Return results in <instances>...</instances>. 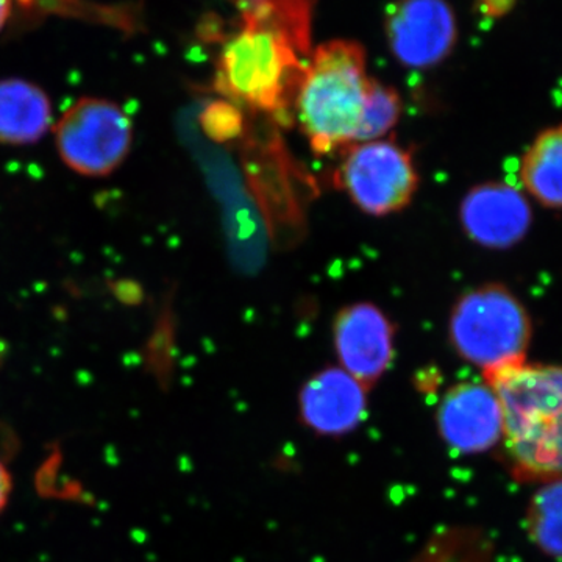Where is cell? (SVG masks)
<instances>
[{
  "label": "cell",
  "mask_w": 562,
  "mask_h": 562,
  "mask_svg": "<svg viewBox=\"0 0 562 562\" xmlns=\"http://www.w3.org/2000/svg\"><path fill=\"white\" fill-rule=\"evenodd\" d=\"M313 0H246L238 31L225 40L214 88L233 105L281 117L312 55Z\"/></svg>",
  "instance_id": "1"
},
{
  "label": "cell",
  "mask_w": 562,
  "mask_h": 562,
  "mask_svg": "<svg viewBox=\"0 0 562 562\" xmlns=\"http://www.w3.org/2000/svg\"><path fill=\"white\" fill-rule=\"evenodd\" d=\"M497 395L514 473L562 480V368L527 362L484 376Z\"/></svg>",
  "instance_id": "2"
},
{
  "label": "cell",
  "mask_w": 562,
  "mask_h": 562,
  "mask_svg": "<svg viewBox=\"0 0 562 562\" xmlns=\"http://www.w3.org/2000/svg\"><path fill=\"white\" fill-rule=\"evenodd\" d=\"M369 81L366 50L357 41L333 40L312 52L294 113L314 154L328 155L355 144Z\"/></svg>",
  "instance_id": "3"
},
{
  "label": "cell",
  "mask_w": 562,
  "mask_h": 562,
  "mask_svg": "<svg viewBox=\"0 0 562 562\" xmlns=\"http://www.w3.org/2000/svg\"><path fill=\"white\" fill-rule=\"evenodd\" d=\"M449 330L457 353L486 376L525 362L531 321L512 291L486 284L454 303Z\"/></svg>",
  "instance_id": "4"
},
{
  "label": "cell",
  "mask_w": 562,
  "mask_h": 562,
  "mask_svg": "<svg viewBox=\"0 0 562 562\" xmlns=\"http://www.w3.org/2000/svg\"><path fill=\"white\" fill-rule=\"evenodd\" d=\"M338 181L358 209L372 216H387L412 203L419 173L405 147L376 139L347 147Z\"/></svg>",
  "instance_id": "5"
},
{
  "label": "cell",
  "mask_w": 562,
  "mask_h": 562,
  "mask_svg": "<svg viewBox=\"0 0 562 562\" xmlns=\"http://www.w3.org/2000/svg\"><path fill=\"white\" fill-rule=\"evenodd\" d=\"M55 143L61 160L72 171L103 177L116 171L131 151V117L116 103L81 99L55 125Z\"/></svg>",
  "instance_id": "6"
},
{
  "label": "cell",
  "mask_w": 562,
  "mask_h": 562,
  "mask_svg": "<svg viewBox=\"0 0 562 562\" xmlns=\"http://www.w3.org/2000/svg\"><path fill=\"white\" fill-rule=\"evenodd\" d=\"M457 35V21L447 0H395L387 11V44L408 68L438 66L453 50Z\"/></svg>",
  "instance_id": "7"
},
{
  "label": "cell",
  "mask_w": 562,
  "mask_h": 562,
  "mask_svg": "<svg viewBox=\"0 0 562 562\" xmlns=\"http://www.w3.org/2000/svg\"><path fill=\"white\" fill-rule=\"evenodd\" d=\"M394 336L390 317L369 302L346 306L333 324V341L341 369L368 390L390 369Z\"/></svg>",
  "instance_id": "8"
},
{
  "label": "cell",
  "mask_w": 562,
  "mask_h": 562,
  "mask_svg": "<svg viewBox=\"0 0 562 562\" xmlns=\"http://www.w3.org/2000/svg\"><path fill=\"white\" fill-rule=\"evenodd\" d=\"M461 224L465 235L486 249L503 250L522 241L530 231V203L509 184H480L461 202Z\"/></svg>",
  "instance_id": "9"
},
{
  "label": "cell",
  "mask_w": 562,
  "mask_h": 562,
  "mask_svg": "<svg viewBox=\"0 0 562 562\" xmlns=\"http://www.w3.org/2000/svg\"><path fill=\"white\" fill-rule=\"evenodd\" d=\"M439 435L458 453L490 450L503 436L501 402L487 384L460 383L438 408Z\"/></svg>",
  "instance_id": "10"
},
{
  "label": "cell",
  "mask_w": 562,
  "mask_h": 562,
  "mask_svg": "<svg viewBox=\"0 0 562 562\" xmlns=\"http://www.w3.org/2000/svg\"><path fill=\"white\" fill-rule=\"evenodd\" d=\"M299 406L301 419L310 430L338 438L364 420L368 387L341 368H327L303 384Z\"/></svg>",
  "instance_id": "11"
},
{
  "label": "cell",
  "mask_w": 562,
  "mask_h": 562,
  "mask_svg": "<svg viewBox=\"0 0 562 562\" xmlns=\"http://www.w3.org/2000/svg\"><path fill=\"white\" fill-rule=\"evenodd\" d=\"M50 122V101L40 87L27 80H0V143H36L49 131Z\"/></svg>",
  "instance_id": "12"
},
{
  "label": "cell",
  "mask_w": 562,
  "mask_h": 562,
  "mask_svg": "<svg viewBox=\"0 0 562 562\" xmlns=\"http://www.w3.org/2000/svg\"><path fill=\"white\" fill-rule=\"evenodd\" d=\"M525 190L547 209L562 210V125L539 133L520 162Z\"/></svg>",
  "instance_id": "13"
},
{
  "label": "cell",
  "mask_w": 562,
  "mask_h": 562,
  "mask_svg": "<svg viewBox=\"0 0 562 562\" xmlns=\"http://www.w3.org/2000/svg\"><path fill=\"white\" fill-rule=\"evenodd\" d=\"M527 524L539 549L562 557V480H553L532 497Z\"/></svg>",
  "instance_id": "14"
},
{
  "label": "cell",
  "mask_w": 562,
  "mask_h": 562,
  "mask_svg": "<svg viewBox=\"0 0 562 562\" xmlns=\"http://www.w3.org/2000/svg\"><path fill=\"white\" fill-rule=\"evenodd\" d=\"M401 116L402 99L398 92L382 81L371 79L355 144L382 139L397 125Z\"/></svg>",
  "instance_id": "15"
},
{
  "label": "cell",
  "mask_w": 562,
  "mask_h": 562,
  "mask_svg": "<svg viewBox=\"0 0 562 562\" xmlns=\"http://www.w3.org/2000/svg\"><path fill=\"white\" fill-rule=\"evenodd\" d=\"M201 122L211 139L227 140L235 138L241 131V114L236 105L227 101L210 103L203 110Z\"/></svg>",
  "instance_id": "16"
},
{
  "label": "cell",
  "mask_w": 562,
  "mask_h": 562,
  "mask_svg": "<svg viewBox=\"0 0 562 562\" xmlns=\"http://www.w3.org/2000/svg\"><path fill=\"white\" fill-rule=\"evenodd\" d=\"M11 492V479L10 473L7 471L5 465L0 462V512L5 508L7 502H9Z\"/></svg>",
  "instance_id": "17"
},
{
  "label": "cell",
  "mask_w": 562,
  "mask_h": 562,
  "mask_svg": "<svg viewBox=\"0 0 562 562\" xmlns=\"http://www.w3.org/2000/svg\"><path fill=\"white\" fill-rule=\"evenodd\" d=\"M11 13V0H0V31L5 25Z\"/></svg>",
  "instance_id": "18"
}]
</instances>
